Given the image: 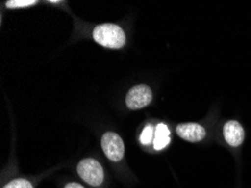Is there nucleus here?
<instances>
[{
  "label": "nucleus",
  "mask_w": 251,
  "mask_h": 188,
  "mask_svg": "<svg viewBox=\"0 0 251 188\" xmlns=\"http://www.w3.org/2000/svg\"><path fill=\"white\" fill-rule=\"evenodd\" d=\"M93 37L96 43L107 49H121L126 43L123 28L116 24H101L95 27Z\"/></svg>",
  "instance_id": "f257e3e1"
},
{
  "label": "nucleus",
  "mask_w": 251,
  "mask_h": 188,
  "mask_svg": "<svg viewBox=\"0 0 251 188\" xmlns=\"http://www.w3.org/2000/svg\"><path fill=\"white\" fill-rule=\"evenodd\" d=\"M77 172L83 182L90 186H100L104 182L105 174L100 161L93 158L82 159L77 166Z\"/></svg>",
  "instance_id": "f03ea898"
},
{
  "label": "nucleus",
  "mask_w": 251,
  "mask_h": 188,
  "mask_svg": "<svg viewBox=\"0 0 251 188\" xmlns=\"http://www.w3.org/2000/svg\"><path fill=\"white\" fill-rule=\"evenodd\" d=\"M101 149L107 158L117 162L123 159L125 153L124 142L115 132H106L101 137Z\"/></svg>",
  "instance_id": "7ed1b4c3"
},
{
  "label": "nucleus",
  "mask_w": 251,
  "mask_h": 188,
  "mask_svg": "<svg viewBox=\"0 0 251 188\" xmlns=\"http://www.w3.org/2000/svg\"><path fill=\"white\" fill-rule=\"evenodd\" d=\"M152 102L151 88L147 85H138L128 90L125 98L127 108L132 110L141 109L150 105Z\"/></svg>",
  "instance_id": "20e7f679"
},
{
  "label": "nucleus",
  "mask_w": 251,
  "mask_h": 188,
  "mask_svg": "<svg viewBox=\"0 0 251 188\" xmlns=\"http://www.w3.org/2000/svg\"><path fill=\"white\" fill-rule=\"evenodd\" d=\"M176 133L182 140L188 142H200L206 136V130L197 123H184L176 128Z\"/></svg>",
  "instance_id": "39448f33"
},
{
  "label": "nucleus",
  "mask_w": 251,
  "mask_h": 188,
  "mask_svg": "<svg viewBox=\"0 0 251 188\" xmlns=\"http://www.w3.org/2000/svg\"><path fill=\"white\" fill-rule=\"evenodd\" d=\"M224 139L231 147H240L245 140V130L237 121H229L223 128Z\"/></svg>",
  "instance_id": "423d86ee"
},
{
  "label": "nucleus",
  "mask_w": 251,
  "mask_h": 188,
  "mask_svg": "<svg viewBox=\"0 0 251 188\" xmlns=\"http://www.w3.org/2000/svg\"><path fill=\"white\" fill-rule=\"evenodd\" d=\"M153 148L155 150H162L167 145L170 143V131L168 126L163 123L157 125V128L154 130V139H153Z\"/></svg>",
  "instance_id": "0eeeda50"
},
{
  "label": "nucleus",
  "mask_w": 251,
  "mask_h": 188,
  "mask_svg": "<svg viewBox=\"0 0 251 188\" xmlns=\"http://www.w3.org/2000/svg\"><path fill=\"white\" fill-rule=\"evenodd\" d=\"M36 3V0H8V1H6V7L10 9L26 8V7L34 6Z\"/></svg>",
  "instance_id": "6e6552de"
},
{
  "label": "nucleus",
  "mask_w": 251,
  "mask_h": 188,
  "mask_svg": "<svg viewBox=\"0 0 251 188\" xmlns=\"http://www.w3.org/2000/svg\"><path fill=\"white\" fill-rule=\"evenodd\" d=\"M153 139H154V129L152 128L151 125H147L142 131V133H141V136H140L141 143L144 145H149L151 144V142H153Z\"/></svg>",
  "instance_id": "1a4fd4ad"
},
{
  "label": "nucleus",
  "mask_w": 251,
  "mask_h": 188,
  "mask_svg": "<svg viewBox=\"0 0 251 188\" xmlns=\"http://www.w3.org/2000/svg\"><path fill=\"white\" fill-rule=\"evenodd\" d=\"M2 188H34V187L32 185V183L28 182L27 179L17 178V179L11 180V182H9L8 184H6Z\"/></svg>",
  "instance_id": "9d476101"
},
{
  "label": "nucleus",
  "mask_w": 251,
  "mask_h": 188,
  "mask_svg": "<svg viewBox=\"0 0 251 188\" xmlns=\"http://www.w3.org/2000/svg\"><path fill=\"white\" fill-rule=\"evenodd\" d=\"M64 188H85V187L78 183H69L64 186Z\"/></svg>",
  "instance_id": "9b49d317"
}]
</instances>
